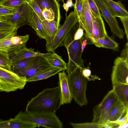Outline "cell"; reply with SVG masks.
I'll use <instances>...</instances> for the list:
<instances>
[{
	"mask_svg": "<svg viewBox=\"0 0 128 128\" xmlns=\"http://www.w3.org/2000/svg\"><path fill=\"white\" fill-rule=\"evenodd\" d=\"M29 0H28V1H28Z\"/></svg>",
	"mask_w": 128,
	"mask_h": 128,
	"instance_id": "816d5d0a",
	"label": "cell"
},
{
	"mask_svg": "<svg viewBox=\"0 0 128 128\" xmlns=\"http://www.w3.org/2000/svg\"><path fill=\"white\" fill-rule=\"evenodd\" d=\"M63 2V7L64 9L66 11V14L69 8L74 6L72 2V0H67L66 3Z\"/></svg>",
	"mask_w": 128,
	"mask_h": 128,
	"instance_id": "ee69618b",
	"label": "cell"
},
{
	"mask_svg": "<svg viewBox=\"0 0 128 128\" xmlns=\"http://www.w3.org/2000/svg\"><path fill=\"white\" fill-rule=\"evenodd\" d=\"M111 80L112 86L118 84L128 85V63L120 57L114 60Z\"/></svg>",
	"mask_w": 128,
	"mask_h": 128,
	"instance_id": "9c48e42d",
	"label": "cell"
},
{
	"mask_svg": "<svg viewBox=\"0 0 128 128\" xmlns=\"http://www.w3.org/2000/svg\"><path fill=\"white\" fill-rule=\"evenodd\" d=\"M93 40V44L98 47L116 50L118 47V44L108 35L104 38Z\"/></svg>",
	"mask_w": 128,
	"mask_h": 128,
	"instance_id": "603a6c76",
	"label": "cell"
},
{
	"mask_svg": "<svg viewBox=\"0 0 128 128\" xmlns=\"http://www.w3.org/2000/svg\"><path fill=\"white\" fill-rule=\"evenodd\" d=\"M84 30L79 25V26L76 30L74 36V39L78 40L81 39L84 33Z\"/></svg>",
	"mask_w": 128,
	"mask_h": 128,
	"instance_id": "7bdbcfd3",
	"label": "cell"
},
{
	"mask_svg": "<svg viewBox=\"0 0 128 128\" xmlns=\"http://www.w3.org/2000/svg\"><path fill=\"white\" fill-rule=\"evenodd\" d=\"M2 120H1L0 118V122L1 121H2Z\"/></svg>",
	"mask_w": 128,
	"mask_h": 128,
	"instance_id": "681fc988",
	"label": "cell"
},
{
	"mask_svg": "<svg viewBox=\"0 0 128 128\" xmlns=\"http://www.w3.org/2000/svg\"><path fill=\"white\" fill-rule=\"evenodd\" d=\"M58 74L61 105L70 104L73 98L69 86L67 75L64 70L62 72H59Z\"/></svg>",
	"mask_w": 128,
	"mask_h": 128,
	"instance_id": "5bb4252c",
	"label": "cell"
},
{
	"mask_svg": "<svg viewBox=\"0 0 128 128\" xmlns=\"http://www.w3.org/2000/svg\"><path fill=\"white\" fill-rule=\"evenodd\" d=\"M38 4L41 10L46 9L54 14L55 20L60 24L61 18L60 5L56 0H33Z\"/></svg>",
	"mask_w": 128,
	"mask_h": 128,
	"instance_id": "ac0fdd59",
	"label": "cell"
},
{
	"mask_svg": "<svg viewBox=\"0 0 128 128\" xmlns=\"http://www.w3.org/2000/svg\"><path fill=\"white\" fill-rule=\"evenodd\" d=\"M0 92H1V90H0Z\"/></svg>",
	"mask_w": 128,
	"mask_h": 128,
	"instance_id": "f907efd6",
	"label": "cell"
},
{
	"mask_svg": "<svg viewBox=\"0 0 128 128\" xmlns=\"http://www.w3.org/2000/svg\"><path fill=\"white\" fill-rule=\"evenodd\" d=\"M62 0L63 2H64V0H56L58 2L60 1V0Z\"/></svg>",
	"mask_w": 128,
	"mask_h": 128,
	"instance_id": "7dc6e473",
	"label": "cell"
},
{
	"mask_svg": "<svg viewBox=\"0 0 128 128\" xmlns=\"http://www.w3.org/2000/svg\"><path fill=\"white\" fill-rule=\"evenodd\" d=\"M42 15L45 20L48 21L53 20L55 21L54 14L51 11L45 9L42 10Z\"/></svg>",
	"mask_w": 128,
	"mask_h": 128,
	"instance_id": "f35d334b",
	"label": "cell"
},
{
	"mask_svg": "<svg viewBox=\"0 0 128 128\" xmlns=\"http://www.w3.org/2000/svg\"><path fill=\"white\" fill-rule=\"evenodd\" d=\"M6 0H0V4Z\"/></svg>",
	"mask_w": 128,
	"mask_h": 128,
	"instance_id": "bcb514c9",
	"label": "cell"
},
{
	"mask_svg": "<svg viewBox=\"0 0 128 128\" xmlns=\"http://www.w3.org/2000/svg\"><path fill=\"white\" fill-rule=\"evenodd\" d=\"M78 21L74 11L72 12L66 16L64 24L59 28L54 38L50 42L46 44V50L49 52L54 53L57 48L62 46L66 36Z\"/></svg>",
	"mask_w": 128,
	"mask_h": 128,
	"instance_id": "8992f818",
	"label": "cell"
},
{
	"mask_svg": "<svg viewBox=\"0 0 128 128\" xmlns=\"http://www.w3.org/2000/svg\"><path fill=\"white\" fill-rule=\"evenodd\" d=\"M83 68L78 66L67 73L68 84L72 98L80 106L88 103L86 95L87 80L82 74Z\"/></svg>",
	"mask_w": 128,
	"mask_h": 128,
	"instance_id": "3957f363",
	"label": "cell"
},
{
	"mask_svg": "<svg viewBox=\"0 0 128 128\" xmlns=\"http://www.w3.org/2000/svg\"><path fill=\"white\" fill-rule=\"evenodd\" d=\"M0 78L14 91L23 89L27 82L26 78L12 71L0 67Z\"/></svg>",
	"mask_w": 128,
	"mask_h": 128,
	"instance_id": "7c38bea8",
	"label": "cell"
},
{
	"mask_svg": "<svg viewBox=\"0 0 128 128\" xmlns=\"http://www.w3.org/2000/svg\"><path fill=\"white\" fill-rule=\"evenodd\" d=\"M28 0H6L0 4L5 7L14 9Z\"/></svg>",
	"mask_w": 128,
	"mask_h": 128,
	"instance_id": "4dcf8cb0",
	"label": "cell"
},
{
	"mask_svg": "<svg viewBox=\"0 0 128 128\" xmlns=\"http://www.w3.org/2000/svg\"><path fill=\"white\" fill-rule=\"evenodd\" d=\"M5 7L3 6H2V5H1L0 4V8H2V7Z\"/></svg>",
	"mask_w": 128,
	"mask_h": 128,
	"instance_id": "c3c4849f",
	"label": "cell"
},
{
	"mask_svg": "<svg viewBox=\"0 0 128 128\" xmlns=\"http://www.w3.org/2000/svg\"><path fill=\"white\" fill-rule=\"evenodd\" d=\"M13 31L0 32V40L4 38L6 36Z\"/></svg>",
	"mask_w": 128,
	"mask_h": 128,
	"instance_id": "f6af8a7d",
	"label": "cell"
},
{
	"mask_svg": "<svg viewBox=\"0 0 128 128\" xmlns=\"http://www.w3.org/2000/svg\"><path fill=\"white\" fill-rule=\"evenodd\" d=\"M124 26L127 40H128V16L119 17Z\"/></svg>",
	"mask_w": 128,
	"mask_h": 128,
	"instance_id": "ab89813d",
	"label": "cell"
},
{
	"mask_svg": "<svg viewBox=\"0 0 128 128\" xmlns=\"http://www.w3.org/2000/svg\"><path fill=\"white\" fill-rule=\"evenodd\" d=\"M112 86V90L118 100L126 107H128V85L118 84Z\"/></svg>",
	"mask_w": 128,
	"mask_h": 128,
	"instance_id": "7402d4cb",
	"label": "cell"
},
{
	"mask_svg": "<svg viewBox=\"0 0 128 128\" xmlns=\"http://www.w3.org/2000/svg\"><path fill=\"white\" fill-rule=\"evenodd\" d=\"M36 57L22 59L12 63L11 70L24 68L29 66L34 60Z\"/></svg>",
	"mask_w": 128,
	"mask_h": 128,
	"instance_id": "83f0119b",
	"label": "cell"
},
{
	"mask_svg": "<svg viewBox=\"0 0 128 128\" xmlns=\"http://www.w3.org/2000/svg\"><path fill=\"white\" fill-rule=\"evenodd\" d=\"M62 70L55 67H53L44 71L26 80L27 82L46 79L54 75Z\"/></svg>",
	"mask_w": 128,
	"mask_h": 128,
	"instance_id": "484cf974",
	"label": "cell"
},
{
	"mask_svg": "<svg viewBox=\"0 0 128 128\" xmlns=\"http://www.w3.org/2000/svg\"><path fill=\"white\" fill-rule=\"evenodd\" d=\"M94 0L102 13V16L104 17L109 26L112 32L119 38H123L125 32L120 27L116 18L112 16L105 6L103 0Z\"/></svg>",
	"mask_w": 128,
	"mask_h": 128,
	"instance_id": "30bf717a",
	"label": "cell"
},
{
	"mask_svg": "<svg viewBox=\"0 0 128 128\" xmlns=\"http://www.w3.org/2000/svg\"><path fill=\"white\" fill-rule=\"evenodd\" d=\"M0 89L1 91L7 92L14 91V90L8 86L0 78Z\"/></svg>",
	"mask_w": 128,
	"mask_h": 128,
	"instance_id": "60d3db41",
	"label": "cell"
},
{
	"mask_svg": "<svg viewBox=\"0 0 128 128\" xmlns=\"http://www.w3.org/2000/svg\"><path fill=\"white\" fill-rule=\"evenodd\" d=\"M48 62L51 66L62 70H66V63L64 61L61 57L55 52L45 57Z\"/></svg>",
	"mask_w": 128,
	"mask_h": 128,
	"instance_id": "cb8c5ba5",
	"label": "cell"
},
{
	"mask_svg": "<svg viewBox=\"0 0 128 128\" xmlns=\"http://www.w3.org/2000/svg\"><path fill=\"white\" fill-rule=\"evenodd\" d=\"M54 67L47 62L44 57H36L28 66L21 69L13 70L12 71L19 76L25 78L26 80L40 73Z\"/></svg>",
	"mask_w": 128,
	"mask_h": 128,
	"instance_id": "ba28073f",
	"label": "cell"
},
{
	"mask_svg": "<svg viewBox=\"0 0 128 128\" xmlns=\"http://www.w3.org/2000/svg\"><path fill=\"white\" fill-rule=\"evenodd\" d=\"M118 101L113 90L110 91L101 102L94 108L92 122L102 124L107 123L112 107Z\"/></svg>",
	"mask_w": 128,
	"mask_h": 128,
	"instance_id": "5b68a950",
	"label": "cell"
},
{
	"mask_svg": "<svg viewBox=\"0 0 128 128\" xmlns=\"http://www.w3.org/2000/svg\"><path fill=\"white\" fill-rule=\"evenodd\" d=\"M26 2L37 14L41 21L45 20L42 15L41 9L37 4L33 0H29Z\"/></svg>",
	"mask_w": 128,
	"mask_h": 128,
	"instance_id": "1f68e13d",
	"label": "cell"
},
{
	"mask_svg": "<svg viewBox=\"0 0 128 128\" xmlns=\"http://www.w3.org/2000/svg\"><path fill=\"white\" fill-rule=\"evenodd\" d=\"M59 86L46 88L32 98L28 103L26 112H56L61 106Z\"/></svg>",
	"mask_w": 128,
	"mask_h": 128,
	"instance_id": "6da1fadb",
	"label": "cell"
},
{
	"mask_svg": "<svg viewBox=\"0 0 128 128\" xmlns=\"http://www.w3.org/2000/svg\"><path fill=\"white\" fill-rule=\"evenodd\" d=\"M38 126L36 124L14 118L0 122V128H35Z\"/></svg>",
	"mask_w": 128,
	"mask_h": 128,
	"instance_id": "ffe728a7",
	"label": "cell"
},
{
	"mask_svg": "<svg viewBox=\"0 0 128 128\" xmlns=\"http://www.w3.org/2000/svg\"><path fill=\"white\" fill-rule=\"evenodd\" d=\"M91 14L92 20V38L98 39L104 38L107 34L102 16H98Z\"/></svg>",
	"mask_w": 128,
	"mask_h": 128,
	"instance_id": "e0dca14e",
	"label": "cell"
},
{
	"mask_svg": "<svg viewBox=\"0 0 128 128\" xmlns=\"http://www.w3.org/2000/svg\"><path fill=\"white\" fill-rule=\"evenodd\" d=\"M41 22L46 38V43L50 42L54 38L61 26L54 20L48 21L44 20Z\"/></svg>",
	"mask_w": 128,
	"mask_h": 128,
	"instance_id": "d6986e66",
	"label": "cell"
},
{
	"mask_svg": "<svg viewBox=\"0 0 128 128\" xmlns=\"http://www.w3.org/2000/svg\"><path fill=\"white\" fill-rule=\"evenodd\" d=\"M79 25L85 32V34L91 37L92 28V20L91 12L88 0H84Z\"/></svg>",
	"mask_w": 128,
	"mask_h": 128,
	"instance_id": "4fadbf2b",
	"label": "cell"
},
{
	"mask_svg": "<svg viewBox=\"0 0 128 128\" xmlns=\"http://www.w3.org/2000/svg\"><path fill=\"white\" fill-rule=\"evenodd\" d=\"M82 74L89 81H94L95 80H100V79L96 75H93L91 74V71L89 67L83 68L82 70Z\"/></svg>",
	"mask_w": 128,
	"mask_h": 128,
	"instance_id": "d590c367",
	"label": "cell"
},
{
	"mask_svg": "<svg viewBox=\"0 0 128 128\" xmlns=\"http://www.w3.org/2000/svg\"><path fill=\"white\" fill-rule=\"evenodd\" d=\"M128 63V43H126L124 48L122 51L120 57Z\"/></svg>",
	"mask_w": 128,
	"mask_h": 128,
	"instance_id": "b9f144b4",
	"label": "cell"
},
{
	"mask_svg": "<svg viewBox=\"0 0 128 128\" xmlns=\"http://www.w3.org/2000/svg\"><path fill=\"white\" fill-rule=\"evenodd\" d=\"M16 29L15 26L10 22L0 21V32H12Z\"/></svg>",
	"mask_w": 128,
	"mask_h": 128,
	"instance_id": "d6a6232c",
	"label": "cell"
},
{
	"mask_svg": "<svg viewBox=\"0 0 128 128\" xmlns=\"http://www.w3.org/2000/svg\"><path fill=\"white\" fill-rule=\"evenodd\" d=\"M126 107L118 100L112 107L109 116L108 122H112L117 120L124 112Z\"/></svg>",
	"mask_w": 128,
	"mask_h": 128,
	"instance_id": "d4e9b609",
	"label": "cell"
},
{
	"mask_svg": "<svg viewBox=\"0 0 128 128\" xmlns=\"http://www.w3.org/2000/svg\"><path fill=\"white\" fill-rule=\"evenodd\" d=\"M52 54L50 53H42L40 52H35L34 49L26 48L18 51L9 55L12 63L14 62L22 59L38 56L44 57Z\"/></svg>",
	"mask_w": 128,
	"mask_h": 128,
	"instance_id": "9a60e30c",
	"label": "cell"
},
{
	"mask_svg": "<svg viewBox=\"0 0 128 128\" xmlns=\"http://www.w3.org/2000/svg\"><path fill=\"white\" fill-rule=\"evenodd\" d=\"M84 0H75L74 5L75 12L78 19V22L80 20Z\"/></svg>",
	"mask_w": 128,
	"mask_h": 128,
	"instance_id": "e575fe53",
	"label": "cell"
},
{
	"mask_svg": "<svg viewBox=\"0 0 128 128\" xmlns=\"http://www.w3.org/2000/svg\"><path fill=\"white\" fill-rule=\"evenodd\" d=\"M79 27L76 24L68 34L62 43L67 50L68 56V61L66 70L68 72L78 66L84 67V62L82 58V48L81 38L74 39V34Z\"/></svg>",
	"mask_w": 128,
	"mask_h": 128,
	"instance_id": "7a4b0ae2",
	"label": "cell"
},
{
	"mask_svg": "<svg viewBox=\"0 0 128 128\" xmlns=\"http://www.w3.org/2000/svg\"><path fill=\"white\" fill-rule=\"evenodd\" d=\"M14 9V14L10 22L15 26L16 28L28 24L32 8L26 1Z\"/></svg>",
	"mask_w": 128,
	"mask_h": 128,
	"instance_id": "8fae6325",
	"label": "cell"
},
{
	"mask_svg": "<svg viewBox=\"0 0 128 128\" xmlns=\"http://www.w3.org/2000/svg\"><path fill=\"white\" fill-rule=\"evenodd\" d=\"M14 12V9L6 7L0 8V21L10 22Z\"/></svg>",
	"mask_w": 128,
	"mask_h": 128,
	"instance_id": "f1b7e54d",
	"label": "cell"
},
{
	"mask_svg": "<svg viewBox=\"0 0 128 128\" xmlns=\"http://www.w3.org/2000/svg\"><path fill=\"white\" fill-rule=\"evenodd\" d=\"M38 126L48 128H62L63 124L56 112H20L14 118Z\"/></svg>",
	"mask_w": 128,
	"mask_h": 128,
	"instance_id": "277c9868",
	"label": "cell"
},
{
	"mask_svg": "<svg viewBox=\"0 0 128 128\" xmlns=\"http://www.w3.org/2000/svg\"><path fill=\"white\" fill-rule=\"evenodd\" d=\"M128 107H126L120 117L117 120L112 122L116 124L118 126V128H122V126L128 122Z\"/></svg>",
	"mask_w": 128,
	"mask_h": 128,
	"instance_id": "836d02e7",
	"label": "cell"
},
{
	"mask_svg": "<svg viewBox=\"0 0 128 128\" xmlns=\"http://www.w3.org/2000/svg\"><path fill=\"white\" fill-rule=\"evenodd\" d=\"M14 31L0 40V50L7 52L9 56L22 49L26 48V44L29 35L16 36L17 30Z\"/></svg>",
	"mask_w": 128,
	"mask_h": 128,
	"instance_id": "52a82bcc",
	"label": "cell"
},
{
	"mask_svg": "<svg viewBox=\"0 0 128 128\" xmlns=\"http://www.w3.org/2000/svg\"><path fill=\"white\" fill-rule=\"evenodd\" d=\"M89 6L92 14L98 16H102L97 5L94 0H88Z\"/></svg>",
	"mask_w": 128,
	"mask_h": 128,
	"instance_id": "8d00e7d4",
	"label": "cell"
},
{
	"mask_svg": "<svg viewBox=\"0 0 128 128\" xmlns=\"http://www.w3.org/2000/svg\"><path fill=\"white\" fill-rule=\"evenodd\" d=\"M72 126L74 128H104L103 124H101L92 122L83 123H75L70 122Z\"/></svg>",
	"mask_w": 128,
	"mask_h": 128,
	"instance_id": "f546056e",
	"label": "cell"
},
{
	"mask_svg": "<svg viewBox=\"0 0 128 128\" xmlns=\"http://www.w3.org/2000/svg\"><path fill=\"white\" fill-rule=\"evenodd\" d=\"M28 24L34 29L37 35L46 41V38L41 21L32 8Z\"/></svg>",
	"mask_w": 128,
	"mask_h": 128,
	"instance_id": "44dd1931",
	"label": "cell"
},
{
	"mask_svg": "<svg viewBox=\"0 0 128 128\" xmlns=\"http://www.w3.org/2000/svg\"><path fill=\"white\" fill-rule=\"evenodd\" d=\"M82 48V52L86 45L93 44L94 40L92 38L87 35L85 33L81 38Z\"/></svg>",
	"mask_w": 128,
	"mask_h": 128,
	"instance_id": "74e56055",
	"label": "cell"
},
{
	"mask_svg": "<svg viewBox=\"0 0 128 128\" xmlns=\"http://www.w3.org/2000/svg\"><path fill=\"white\" fill-rule=\"evenodd\" d=\"M104 4L112 16L119 17L128 16V12L120 1L103 0Z\"/></svg>",
	"mask_w": 128,
	"mask_h": 128,
	"instance_id": "2e32d148",
	"label": "cell"
},
{
	"mask_svg": "<svg viewBox=\"0 0 128 128\" xmlns=\"http://www.w3.org/2000/svg\"><path fill=\"white\" fill-rule=\"evenodd\" d=\"M11 64L8 53L5 51L0 50V67L12 71Z\"/></svg>",
	"mask_w": 128,
	"mask_h": 128,
	"instance_id": "4316f807",
	"label": "cell"
}]
</instances>
